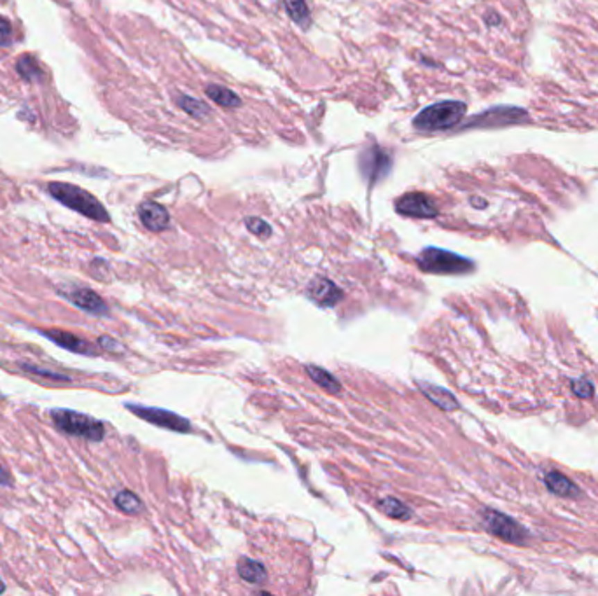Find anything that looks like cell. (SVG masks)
I'll list each match as a JSON object with an SVG mask.
<instances>
[{
	"label": "cell",
	"mask_w": 598,
	"mask_h": 596,
	"mask_svg": "<svg viewBox=\"0 0 598 596\" xmlns=\"http://www.w3.org/2000/svg\"><path fill=\"white\" fill-rule=\"evenodd\" d=\"M48 191L56 201L69 207L70 210L84 215V217L96 222L110 221V215L107 214L105 207L92 193L84 191L83 187H77L74 184H65V182H51L48 186Z\"/></svg>",
	"instance_id": "6da1fadb"
},
{
	"label": "cell",
	"mask_w": 598,
	"mask_h": 596,
	"mask_svg": "<svg viewBox=\"0 0 598 596\" xmlns=\"http://www.w3.org/2000/svg\"><path fill=\"white\" fill-rule=\"evenodd\" d=\"M51 420L56 429L72 437L100 443L105 437V425L100 420L74 409H53Z\"/></svg>",
	"instance_id": "7a4b0ae2"
},
{
	"label": "cell",
	"mask_w": 598,
	"mask_h": 596,
	"mask_svg": "<svg viewBox=\"0 0 598 596\" xmlns=\"http://www.w3.org/2000/svg\"><path fill=\"white\" fill-rule=\"evenodd\" d=\"M6 591V584L2 581H0V593H4Z\"/></svg>",
	"instance_id": "f546056e"
},
{
	"label": "cell",
	"mask_w": 598,
	"mask_h": 596,
	"mask_svg": "<svg viewBox=\"0 0 598 596\" xmlns=\"http://www.w3.org/2000/svg\"><path fill=\"white\" fill-rule=\"evenodd\" d=\"M114 504H116L117 509L123 511L124 514H140L144 509L142 500L130 490L117 491L116 497H114Z\"/></svg>",
	"instance_id": "44dd1931"
},
{
	"label": "cell",
	"mask_w": 598,
	"mask_h": 596,
	"mask_svg": "<svg viewBox=\"0 0 598 596\" xmlns=\"http://www.w3.org/2000/svg\"><path fill=\"white\" fill-rule=\"evenodd\" d=\"M359 168L361 173L369 184L382 180L383 177H387V173L392 168V157L388 156L387 151H383L382 147L376 144H369L364 147L359 157Z\"/></svg>",
	"instance_id": "8992f818"
},
{
	"label": "cell",
	"mask_w": 598,
	"mask_h": 596,
	"mask_svg": "<svg viewBox=\"0 0 598 596\" xmlns=\"http://www.w3.org/2000/svg\"><path fill=\"white\" fill-rule=\"evenodd\" d=\"M126 409L132 411L133 415L139 416L140 420H146V422L161 427V429L172 430V432L179 434L191 432L189 420L182 418V416H179L177 413H172V411L142 406V404H126Z\"/></svg>",
	"instance_id": "5b68a950"
},
{
	"label": "cell",
	"mask_w": 598,
	"mask_h": 596,
	"mask_svg": "<svg viewBox=\"0 0 598 596\" xmlns=\"http://www.w3.org/2000/svg\"><path fill=\"white\" fill-rule=\"evenodd\" d=\"M205 93H207L208 99L214 100V102L221 107H230V109H234V107L241 105L240 96H238L234 91L228 90V87L224 86H216V84H212V86H208L207 90H205Z\"/></svg>",
	"instance_id": "e0dca14e"
},
{
	"label": "cell",
	"mask_w": 598,
	"mask_h": 596,
	"mask_svg": "<svg viewBox=\"0 0 598 596\" xmlns=\"http://www.w3.org/2000/svg\"><path fill=\"white\" fill-rule=\"evenodd\" d=\"M520 116H525V110H520V109H507V107H502V114H497V109L488 110V112H483L481 116H478L476 119H472L471 123H469V126H472V124H483V126H488V124H507V123H518Z\"/></svg>",
	"instance_id": "5bb4252c"
},
{
	"label": "cell",
	"mask_w": 598,
	"mask_h": 596,
	"mask_svg": "<svg viewBox=\"0 0 598 596\" xmlns=\"http://www.w3.org/2000/svg\"><path fill=\"white\" fill-rule=\"evenodd\" d=\"M12 40V26L8 19L0 18V46H9Z\"/></svg>",
	"instance_id": "4316f807"
},
{
	"label": "cell",
	"mask_w": 598,
	"mask_h": 596,
	"mask_svg": "<svg viewBox=\"0 0 598 596\" xmlns=\"http://www.w3.org/2000/svg\"><path fill=\"white\" fill-rule=\"evenodd\" d=\"M0 486H12V477L2 463H0Z\"/></svg>",
	"instance_id": "f1b7e54d"
},
{
	"label": "cell",
	"mask_w": 598,
	"mask_h": 596,
	"mask_svg": "<svg viewBox=\"0 0 598 596\" xmlns=\"http://www.w3.org/2000/svg\"><path fill=\"white\" fill-rule=\"evenodd\" d=\"M139 217L142 224L154 233H160L170 224V215H168L166 208L156 201H144L139 207Z\"/></svg>",
	"instance_id": "7c38bea8"
},
{
	"label": "cell",
	"mask_w": 598,
	"mask_h": 596,
	"mask_svg": "<svg viewBox=\"0 0 598 596\" xmlns=\"http://www.w3.org/2000/svg\"><path fill=\"white\" fill-rule=\"evenodd\" d=\"M99 345L102 346V348L109 350V352H121V350H123L119 346V343H117L116 339L109 338V336H102V338L99 339Z\"/></svg>",
	"instance_id": "83f0119b"
},
{
	"label": "cell",
	"mask_w": 598,
	"mask_h": 596,
	"mask_svg": "<svg viewBox=\"0 0 598 596\" xmlns=\"http://www.w3.org/2000/svg\"><path fill=\"white\" fill-rule=\"evenodd\" d=\"M16 69H18V74L22 76V79H25L26 83H39V80H42V77H44V72H42V69H40V65L32 55L19 56L18 63H16Z\"/></svg>",
	"instance_id": "ac0fdd59"
},
{
	"label": "cell",
	"mask_w": 598,
	"mask_h": 596,
	"mask_svg": "<svg viewBox=\"0 0 598 596\" xmlns=\"http://www.w3.org/2000/svg\"><path fill=\"white\" fill-rule=\"evenodd\" d=\"M22 368L25 369L26 373H30V375H37V376H42V378H49L51 382H62V383L70 382V376L58 375L56 371H48V369H42V368H39V366H33V364H22Z\"/></svg>",
	"instance_id": "cb8c5ba5"
},
{
	"label": "cell",
	"mask_w": 598,
	"mask_h": 596,
	"mask_svg": "<svg viewBox=\"0 0 598 596\" xmlns=\"http://www.w3.org/2000/svg\"><path fill=\"white\" fill-rule=\"evenodd\" d=\"M418 386L420 390L425 393L427 399L431 400L432 404H436L438 407H441V409L445 411L459 409V402H456L455 395H453L452 392H448L446 389H443V386H436V385H431V383H423V382H418Z\"/></svg>",
	"instance_id": "4fadbf2b"
},
{
	"label": "cell",
	"mask_w": 598,
	"mask_h": 596,
	"mask_svg": "<svg viewBox=\"0 0 598 596\" xmlns=\"http://www.w3.org/2000/svg\"><path fill=\"white\" fill-rule=\"evenodd\" d=\"M58 292L63 296V298L69 299L76 308L83 309V312L89 313V315H95V316L109 315V306H107L105 301H103V299L89 287H80V285H77V287H69L67 291L58 289Z\"/></svg>",
	"instance_id": "ba28073f"
},
{
	"label": "cell",
	"mask_w": 598,
	"mask_h": 596,
	"mask_svg": "<svg viewBox=\"0 0 598 596\" xmlns=\"http://www.w3.org/2000/svg\"><path fill=\"white\" fill-rule=\"evenodd\" d=\"M395 210L406 217L432 219L439 214V208L431 196L423 193H408L395 201Z\"/></svg>",
	"instance_id": "9c48e42d"
},
{
	"label": "cell",
	"mask_w": 598,
	"mask_h": 596,
	"mask_svg": "<svg viewBox=\"0 0 598 596\" xmlns=\"http://www.w3.org/2000/svg\"><path fill=\"white\" fill-rule=\"evenodd\" d=\"M544 481H546L547 490L553 491V493L558 495V497L572 498L579 493L576 484H574L569 477L563 476L562 472H547L546 476H544Z\"/></svg>",
	"instance_id": "9a60e30c"
},
{
	"label": "cell",
	"mask_w": 598,
	"mask_h": 596,
	"mask_svg": "<svg viewBox=\"0 0 598 596\" xmlns=\"http://www.w3.org/2000/svg\"><path fill=\"white\" fill-rule=\"evenodd\" d=\"M465 110V103L456 102V100H446V102L432 103V105L420 110V114L415 117L413 124H415V128L423 131L450 130V128L456 126V124L463 119Z\"/></svg>",
	"instance_id": "3957f363"
},
{
	"label": "cell",
	"mask_w": 598,
	"mask_h": 596,
	"mask_svg": "<svg viewBox=\"0 0 598 596\" xmlns=\"http://www.w3.org/2000/svg\"><path fill=\"white\" fill-rule=\"evenodd\" d=\"M416 262L422 271L434 273V275H463L475 269L471 259L438 247L423 248L416 257Z\"/></svg>",
	"instance_id": "277c9868"
},
{
	"label": "cell",
	"mask_w": 598,
	"mask_h": 596,
	"mask_svg": "<svg viewBox=\"0 0 598 596\" xmlns=\"http://www.w3.org/2000/svg\"><path fill=\"white\" fill-rule=\"evenodd\" d=\"M483 520H485L486 528L493 535H497L502 540L511 542V544H525V540L529 538V534L522 525L516 523L513 518L499 513V511L486 509L483 513Z\"/></svg>",
	"instance_id": "52a82bcc"
},
{
	"label": "cell",
	"mask_w": 598,
	"mask_h": 596,
	"mask_svg": "<svg viewBox=\"0 0 598 596\" xmlns=\"http://www.w3.org/2000/svg\"><path fill=\"white\" fill-rule=\"evenodd\" d=\"M307 294L308 298L314 299L318 306H324V308H332V306L338 305L339 299L343 298V292L339 291L338 285L324 277L314 278L308 284Z\"/></svg>",
	"instance_id": "8fae6325"
},
{
	"label": "cell",
	"mask_w": 598,
	"mask_h": 596,
	"mask_svg": "<svg viewBox=\"0 0 598 596\" xmlns=\"http://www.w3.org/2000/svg\"><path fill=\"white\" fill-rule=\"evenodd\" d=\"M39 334H42L46 339L55 343V345H58L60 348L69 350V352L72 353H79V355L88 357L99 355V350H96L88 339L80 338V336L74 334V332L62 331V329H44V331H39Z\"/></svg>",
	"instance_id": "30bf717a"
},
{
	"label": "cell",
	"mask_w": 598,
	"mask_h": 596,
	"mask_svg": "<svg viewBox=\"0 0 598 596\" xmlns=\"http://www.w3.org/2000/svg\"><path fill=\"white\" fill-rule=\"evenodd\" d=\"M177 103H179L180 109H184L189 116L196 117V119L207 117L208 114H210V107H208L207 103L200 102V100L196 99H191V96H180V99L177 100Z\"/></svg>",
	"instance_id": "603a6c76"
},
{
	"label": "cell",
	"mask_w": 598,
	"mask_h": 596,
	"mask_svg": "<svg viewBox=\"0 0 598 596\" xmlns=\"http://www.w3.org/2000/svg\"><path fill=\"white\" fill-rule=\"evenodd\" d=\"M572 390L581 399H590V397H593V385L584 378L572 382Z\"/></svg>",
	"instance_id": "484cf974"
},
{
	"label": "cell",
	"mask_w": 598,
	"mask_h": 596,
	"mask_svg": "<svg viewBox=\"0 0 598 596\" xmlns=\"http://www.w3.org/2000/svg\"><path fill=\"white\" fill-rule=\"evenodd\" d=\"M378 509L382 511L385 516L388 518H394V520H409L411 518V509H409L406 504H402L401 500H398V498L394 497H388V498H383V500L378 502Z\"/></svg>",
	"instance_id": "d6986e66"
},
{
	"label": "cell",
	"mask_w": 598,
	"mask_h": 596,
	"mask_svg": "<svg viewBox=\"0 0 598 596\" xmlns=\"http://www.w3.org/2000/svg\"><path fill=\"white\" fill-rule=\"evenodd\" d=\"M237 568L240 577L244 579V581H247L248 584H261V582L266 581L268 577L264 565L259 563V561L250 560V558H241V560L238 561Z\"/></svg>",
	"instance_id": "2e32d148"
},
{
	"label": "cell",
	"mask_w": 598,
	"mask_h": 596,
	"mask_svg": "<svg viewBox=\"0 0 598 596\" xmlns=\"http://www.w3.org/2000/svg\"><path fill=\"white\" fill-rule=\"evenodd\" d=\"M245 225L250 233L257 235L259 238H268L271 235V225L268 222H264L263 219L257 217H247L245 219Z\"/></svg>",
	"instance_id": "d4e9b609"
},
{
	"label": "cell",
	"mask_w": 598,
	"mask_h": 596,
	"mask_svg": "<svg viewBox=\"0 0 598 596\" xmlns=\"http://www.w3.org/2000/svg\"><path fill=\"white\" fill-rule=\"evenodd\" d=\"M307 371L308 376H310L322 390H325V392L338 393L339 390H341V385H339L338 380H336L331 373L325 371V369L318 368V366H307Z\"/></svg>",
	"instance_id": "ffe728a7"
},
{
	"label": "cell",
	"mask_w": 598,
	"mask_h": 596,
	"mask_svg": "<svg viewBox=\"0 0 598 596\" xmlns=\"http://www.w3.org/2000/svg\"><path fill=\"white\" fill-rule=\"evenodd\" d=\"M285 8H287V12L291 15V18L294 19V23H298L301 28L307 30L308 26H310V9H308L305 0H285Z\"/></svg>",
	"instance_id": "7402d4cb"
}]
</instances>
